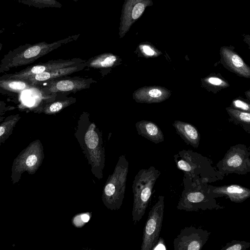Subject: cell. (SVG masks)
Returning a JSON list of instances; mask_svg holds the SVG:
<instances>
[{
	"instance_id": "cell-28",
	"label": "cell",
	"mask_w": 250,
	"mask_h": 250,
	"mask_svg": "<svg viewBox=\"0 0 250 250\" xmlns=\"http://www.w3.org/2000/svg\"><path fill=\"white\" fill-rule=\"evenodd\" d=\"M250 248V242L233 240L224 246L221 250H246Z\"/></svg>"
},
{
	"instance_id": "cell-2",
	"label": "cell",
	"mask_w": 250,
	"mask_h": 250,
	"mask_svg": "<svg viewBox=\"0 0 250 250\" xmlns=\"http://www.w3.org/2000/svg\"><path fill=\"white\" fill-rule=\"evenodd\" d=\"M80 34L68 36L61 40L47 43L42 42L33 44H25L10 51L1 64V70L30 64L63 44L76 40Z\"/></svg>"
},
{
	"instance_id": "cell-1",
	"label": "cell",
	"mask_w": 250,
	"mask_h": 250,
	"mask_svg": "<svg viewBox=\"0 0 250 250\" xmlns=\"http://www.w3.org/2000/svg\"><path fill=\"white\" fill-rule=\"evenodd\" d=\"M174 160L177 168L193 181L210 183L224 178L207 157L191 150L179 151Z\"/></svg>"
},
{
	"instance_id": "cell-29",
	"label": "cell",
	"mask_w": 250,
	"mask_h": 250,
	"mask_svg": "<svg viewBox=\"0 0 250 250\" xmlns=\"http://www.w3.org/2000/svg\"><path fill=\"white\" fill-rule=\"evenodd\" d=\"M91 217V212H89L76 214L72 218V224L76 228H82L89 222Z\"/></svg>"
},
{
	"instance_id": "cell-4",
	"label": "cell",
	"mask_w": 250,
	"mask_h": 250,
	"mask_svg": "<svg viewBox=\"0 0 250 250\" xmlns=\"http://www.w3.org/2000/svg\"><path fill=\"white\" fill-rule=\"evenodd\" d=\"M161 172L154 167L140 169L132 183L133 203L132 211L133 224L138 223L144 216L151 199L153 189Z\"/></svg>"
},
{
	"instance_id": "cell-15",
	"label": "cell",
	"mask_w": 250,
	"mask_h": 250,
	"mask_svg": "<svg viewBox=\"0 0 250 250\" xmlns=\"http://www.w3.org/2000/svg\"><path fill=\"white\" fill-rule=\"evenodd\" d=\"M208 186L210 192L215 198L226 196L232 202L242 203L250 197V189L239 185Z\"/></svg>"
},
{
	"instance_id": "cell-26",
	"label": "cell",
	"mask_w": 250,
	"mask_h": 250,
	"mask_svg": "<svg viewBox=\"0 0 250 250\" xmlns=\"http://www.w3.org/2000/svg\"><path fill=\"white\" fill-rule=\"evenodd\" d=\"M75 99H68L53 102L46 106L43 112L47 114H52L60 112L74 102Z\"/></svg>"
},
{
	"instance_id": "cell-5",
	"label": "cell",
	"mask_w": 250,
	"mask_h": 250,
	"mask_svg": "<svg viewBox=\"0 0 250 250\" xmlns=\"http://www.w3.org/2000/svg\"><path fill=\"white\" fill-rule=\"evenodd\" d=\"M128 165L125 156H120L113 172L109 175L104 186L102 200L105 207L111 210L119 209L123 204Z\"/></svg>"
},
{
	"instance_id": "cell-13",
	"label": "cell",
	"mask_w": 250,
	"mask_h": 250,
	"mask_svg": "<svg viewBox=\"0 0 250 250\" xmlns=\"http://www.w3.org/2000/svg\"><path fill=\"white\" fill-rule=\"evenodd\" d=\"M233 46H223L220 49V62L227 69L237 76L250 79V66L234 51Z\"/></svg>"
},
{
	"instance_id": "cell-18",
	"label": "cell",
	"mask_w": 250,
	"mask_h": 250,
	"mask_svg": "<svg viewBox=\"0 0 250 250\" xmlns=\"http://www.w3.org/2000/svg\"><path fill=\"white\" fill-rule=\"evenodd\" d=\"M173 125L177 133L187 144L191 145L195 148L198 147L200 135L194 126L188 123L180 121H175Z\"/></svg>"
},
{
	"instance_id": "cell-12",
	"label": "cell",
	"mask_w": 250,
	"mask_h": 250,
	"mask_svg": "<svg viewBox=\"0 0 250 250\" xmlns=\"http://www.w3.org/2000/svg\"><path fill=\"white\" fill-rule=\"evenodd\" d=\"M86 61L81 59L73 58L68 60H51L46 62L31 66L26 69L13 74H7L0 77V79H12L24 80L29 77L42 72L72 66L85 62Z\"/></svg>"
},
{
	"instance_id": "cell-7",
	"label": "cell",
	"mask_w": 250,
	"mask_h": 250,
	"mask_svg": "<svg viewBox=\"0 0 250 250\" xmlns=\"http://www.w3.org/2000/svg\"><path fill=\"white\" fill-rule=\"evenodd\" d=\"M95 127L94 124H91L89 126L81 145L85 157L91 166L92 174L100 180L103 177L105 153L102 141L96 131Z\"/></svg>"
},
{
	"instance_id": "cell-19",
	"label": "cell",
	"mask_w": 250,
	"mask_h": 250,
	"mask_svg": "<svg viewBox=\"0 0 250 250\" xmlns=\"http://www.w3.org/2000/svg\"><path fill=\"white\" fill-rule=\"evenodd\" d=\"M138 134L150 141L158 144L164 141V135L154 123L146 121H141L136 124Z\"/></svg>"
},
{
	"instance_id": "cell-9",
	"label": "cell",
	"mask_w": 250,
	"mask_h": 250,
	"mask_svg": "<svg viewBox=\"0 0 250 250\" xmlns=\"http://www.w3.org/2000/svg\"><path fill=\"white\" fill-rule=\"evenodd\" d=\"M164 207V196L159 195L148 213L143 230L141 250H151L157 243L162 227Z\"/></svg>"
},
{
	"instance_id": "cell-16",
	"label": "cell",
	"mask_w": 250,
	"mask_h": 250,
	"mask_svg": "<svg viewBox=\"0 0 250 250\" xmlns=\"http://www.w3.org/2000/svg\"><path fill=\"white\" fill-rule=\"evenodd\" d=\"M85 67H87L86 62L72 66L42 72L29 77L22 80L26 81L30 84L33 86L39 84L42 82L49 81L78 72L83 70Z\"/></svg>"
},
{
	"instance_id": "cell-24",
	"label": "cell",
	"mask_w": 250,
	"mask_h": 250,
	"mask_svg": "<svg viewBox=\"0 0 250 250\" xmlns=\"http://www.w3.org/2000/svg\"><path fill=\"white\" fill-rule=\"evenodd\" d=\"M19 115L13 117L11 119L5 121L0 125V143H4L11 133L13 128L20 120Z\"/></svg>"
},
{
	"instance_id": "cell-8",
	"label": "cell",
	"mask_w": 250,
	"mask_h": 250,
	"mask_svg": "<svg viewBox=\"0 0 250 250\" xmlns=\"http://www.w3.org/2000/svg\"><path fill=\"white\" fill-rule=\"evenodd\" d=\"M216 167L224 177L231 173L246 175L250 172V151L244 144L232 146Z\"/></svg>"
},
{
	"instance_id": "cell-10",
	"label": "cell",
	"mask_w": 250,
	"mask_h": 250,
	"mask_svg": "<svg viewBox=\"0 0 250 250\" xmlns=\"http://www.w3.org/2000/svg\"><path fill=\"white\" fill-rule=\"evenodd\" d=\"M210 234L207 230L193 226L182 229L174 239V250H200L207 242Z\"/></svg>"
},
{
	"instance_id": "cell-14",
	"label": "cell",
	"mask_w": 250,
	"mask_h": 250,
	"mask_svg": "<svg viewBox=\"0 0 250 250\" xmlns=\"http://www.w3.org/2000/svg\"><path fill=\"white\" fill-rule=\"evenodd\" d=\"M95 82L92 79L72 78L62 80H51L47 81L45 89L50 93L76 92L88 88L90 85Z\"/></svg>"
},
{
	"instance_id": "cell-25",
	"label": "cell",
	"mask_w": 250,
	"mask_h": 250,
	"mask_svg": "<svg viewBox=\"0 0 250 250\" xmlns=\"http://www.w3.org/2000/svg\"><path fill=\"white\" fill-rule=\"evenodd\" d=\"M21 2L28 6L42 9L44 8H61L62 5L56 0H21Z\"/></svg>"
},
{
	"instance_id": "cell-11",
	"label": "cell",
	"mask_w": 250,
	"mask_h": 250,
	"mask_svg": "<svg viewBox=\"0 0 250 250\" xmlns=\"http://www.w3.org/2000/svg\"><path fill=\"white\" fill-rule=\"evenodd\" d=\"M151 0H125L123 6L119 35L123 38L132 25L142 15L146 8L152 5Z\"/></svg>"
},
{
	"instance_id": "cell-23",
	"label": "cell",
	"mask_w": 250,
	"mask_h": 250,
	"mask_svg": "<svg viewBox=\"0 0 250 250\" xmlns=\"http://www.w3.org/2000/svg\"><path fill=\"white\" fill-rule=\"evenodd\" d=\"M0 86L3 89L12 92H21L30 89L32 85L24 80L3 79L0 80Z\"/></svg>"
},
{
	"instance_id": "cell-20",
	"label": "cell",
	"mask_w": 250,
	"mask_h": 250,
	"mask_svg": "<svg viewBox=\"0 0 250 250\" xmlns=\"http://www.w3.org/2000/svg\"><path fill=\"white\" fill-rule=\"evenodd\" d=\"M202 81L204 86L214 93H216L230 86L228 81L219 73H211Z\"/></svg>"
},
{
	"instance_id": "cell-32",
	"label": "cell",
	"mask_w": 250,
	"mask_h": 250,
	"mask_svg": "<svg viewBox=\"0 0 250 250\" xmlns=\"http://www.w3.org/2000/svg\"><path fill=\"white\" fill-rule=\"evenodd\" d=\"M242 35L243 38V41L248 45L250 50V35L243 34Z\"/></svg>"
},
{
	"instance_id": "cell-21",
	"label": "cell",
	"mask_w": 250,
	"mask_h": 250,
	"mask_svg": "<svg viewBox=\"0 0 250 250\" xmlns=\"http://www.w3.org/2000/svg\"><path fill=\"white\" fill-rule=\"evenodd\" d=\"M229 116V121L237 125H241L245 131L250 133V112L237 110L230 106L226 108Z\"/></svg>"
},
{
	"instance_id": "cell-33",
	"label": "cell",
	"mask_w": 250,
	"mask_h": 250,
	"mask_svg": "<svg viewBox=\"0 0 250 250\" xmlns=\"http://www.w3.org/2000/svg\"><path fill=\"white\" fill-rule=\"evenodd\" d=\"M245 94L247 99L250 101V90L245 91Z\"/></svg>"
},
{
	"instance_id": "cell-27",
	"label": "cell",
	"mask_w": 250,
	"mask_h": 250,
	"mask_svg": "<svg viewBox=\"0 0 250 250\" xmlns=\"http://www.w3.org/2000/svg\"><path fill=\"white\" fill-rule=\"evenodd\" d=\"M230 106L240 111L250 112V101L241 96L234 99L231 101Z\"/></svg>"
},
{
	"instance_id": "cell-6",
	"label": "cell",
	"mask_w": 250,
	"mask_h": 250,
	"mask_svg": "<svg viewBox=\"0 0 250 250\" xmlns=\"http://www.w3.org/2000/svg\"><path fill=\"white\" fill-rule=\"evenodd\" d=\"M44 155L43 146L39 140L31 142L14 159L11 169V181L15 184L20 181L25 171L32 175L42 164Z\"/></svg>"
},
{
	"instance_id": "cell-30",
	"label": "cell",
	"mask_w": 250,
	"mask_h": 250,
	"mask_svg": "<svg viewBox=\"0 0 250 250\" xmlns=\"http://www.w3.org/2000/svg\"><path fill=\"white\" fill-rule=\"evenodd\" d=\"M139 48L141 52L146 56L152 57L159 55V51L149 44H142L139 46Z\"/></svg>"
},
{
	"instance_id": "cell-22",
	"label": "cell",
	"mask_w": 250,
	"mask_h": 250,
	"mask_svg": "<svg viewBox=\"0 0 250 250\" xmlns=\"http://www.w3.org/2000/svg\"><path fill=\"white\" fill-rule=\"evenodd\" d=\"M117 60V57L111 53H104L94 57L86 61L88 67L101 68L112 66Z\"/></svg>"
},
{
	"instance_id": "cell-31",
	"label": "cell",
	"mask_w": 250,
	"mask_h": 250,
	"mask_svg": "<svg viewBox=\"0 0 250 250\" xmlns=\"http://www.w3.org/2000/svg\"><path fill=\"white\" fill-rule=\"evenodd\" d=\"M152 250H167L164 244V241L163 238H159L157 243L154 247Z\"/></svg>"
},
{
	"instance_id": "cell-34",
	"label": "cell",
	"mask_w": 250,
	"mask_h": 250,
	"mask_svg": "<svg viewBox=\"0 0 250 250\" xmlns=\"http://www.w3.org/2000/svg\"><path fill=\"white\" fill-rule=\"evenodd\" d=\"M73 0V1H75V2H77V1H78V0Z\"/></svg>"
},
{
	"instance_id": "cell-3",
	"label": "cell",
	"mask_w": 250,
	"mask_h": 250,
	"mask_svg": "<svg viewBox=\"0 0 250 250\" xmlns=\"http://www.w3.org/2000/svg\"><path fill=\"white\" fill-rule=\"evenodd\" d=\"M183 184L184 188L177 206L178 209L192 211L224 208L212 196L208 183L193 181L184 175Z\"/></svg>"
},
{
	"instance_id": "cell-17",
	"label": "cell",
	"mask_w": 250,
	"mask_h": 250,
	"mask_svg": "<svg viewBox=\"0 0 250 250\" xmlns=\"http://www.w3.org/2000/svg\"><path fill=\"white\" fill-rule=\"evenodd\" d=\"M170 95V91L160 86H146L136 90L133 99L138 103H159L167 99Z\"/></svg>"
}]
</instances>
